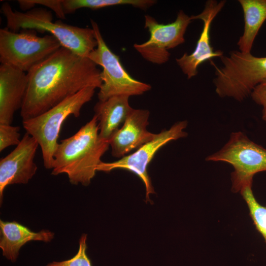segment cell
<instances>
[{"mask_svg":"<svg viewBox=\"0 0 266 266\" xmlns=\"http://www.w3.org/2000/svg\"><path fill=\"white\" fill-rule=\"evenodd\" d=\"M101 71L88 57L61 47L27 73L23 121L36 117L87 87L100 88Z\"/></svg>","mask_w":266,"mask_h":266,"instance_id":"1","label":"cell"},{"mask_svg":"<svg viewBox=\"0 0 266 266\" xmlns=\"http://www.w3.org/2000/svg\"><path fill=\"white\" fill-rule=\"evenodd\" d=\"M98 122L94 115L74 135L58 143L52 174L66 173L71 184L89 185L110 146L100 137Z\"/></svg>","mask_w":266,"mask_h":266,"instance_id":"2","label":"cell"},{"mask_svg":"<svg viewBox=\"0 0 266 266\" xmlns=\"http://www.w3.org/2000/svg\"><path fill=\"white\" fill-rule=\"evenodd\" d=\"M1 11L6 20V28L18 32L19 30L47 32L56 38L62 47L83 57H89L97 47V41L92 28H80L61 21L53 22L50 11L39 8L26 12L13 10L5 2Z\"/></svg>","mask_w":266,"mask_h":266,"instance_id":"3","label":"cell"},{"mask_svg":"<svg viewBox=\"0 0 266 266\" xmlns=\"http://www.w3.org/2000/svg\"><path fill=\"white\" fill-rule=\"evenodd\" d=\"M220 58L222 66L213 65L215 69V90L220 98L241 102L266 79V57L233 51L229 56L223 55Z\"/></svg>","mask_w":266,"mask_h":266,"instance_id":"4","label":"cell"},{"mask_svg":"<svg viewBox=\"0 0 266 266\" xmlns=\"http://www.w3.org/2000/svg\"><path fill=\"white\" fill-rule=\"evenodd\" d=\"M96 89L86 88L45 112L22 121L26 133L33 137L40 147L46 169H52L59 133L64 122L70 115L75 117L80 115L81 108L91 100Z\"/></svg>","mask_w":266,"mask_h":266,"instance_id":"5","label":"cell"},{"mask_svg":"<svg viewBox=\"0 0 266 266\" xmlns=\"http://www.w3.org/2000/svg\"><path fill=\"white\" fill-rule=\"evenodd\" d=\"M206 161L223 162L232 165V191L240 192L252 184L254 175L266 171V149L254 142L243 132H232L227 142Z\"/></svg>","mask_w":266,"mask_h":266,"instance_id":"6","label":"cell"},{"mask_svg":"<svg viewBox=\"0 0 266 266\" xmlns=\"http://www.w3.org/2000/svg\"><path fill=\"white\" fill-rule=\"evenodd\" d=\"M62 47L51 34L38 36L34 30L14 32L0 29V62L28 72Z\"/></svg>","mask_w":266,"mask_h":266,"instance_id":"7","label":"cell"},{"mask_svg":"<svg viewBox=\"0 0 266 266\" xmlns=\"http://www.w3.org/2000/svg\"><path fill=\"white\" fill-rule=\"evenodd\" d=\"M97 41V47L88 58L102 67L100 77L102 84L98 94L100 101L116 96H136L150 90V84L136 80L126 71L119 57L113 53L104 40L97 22L91 19Z\"/></svg>","mask_w":266,"mask_h":266,"instance_id":"8","label":"cell"},{"mask_svg":"<svg viewBox=\"0 0 266 266\" xmlns=\"http://www.w3.org/2000/svg\"><path fill=\"white\" fill-rule=\"evenodd\" d=\"M191 16L180 10L175 20L167 24H160L153 17L145 15L144 28L150 33L149 39L133 47L145 60L162 65L169 59L168 50L185 42L184 35L192 21Z\"/></svg>","mask_w":266,"mask_h":266,"instance_id":"9","label":"cell"},{"mask_svg":"<svg viewBox=\"0 0 266 266\" xmlns=\"http://www.w3.org/2000/svg\"><path fill=\"white\" fill-rule=\"evenodd\" d=\"M188 125L187 121H178L169 129L164 130L156 134L154 138L141 146L137 150L121 159L111 163L102 162L98 166L97 171L109 172L113 169L121 168L136 174L144 183L146 189V198L150 201L149 195L154 193L147 168L157 151L163 146L172 140L185 137L188 133L184 130Z\"/></svg>","mask_w":266,"mask_h":266,"instance_id":"10","label":"cell"},{"mask_svg":"<svg viewBox=\"0 0 266 266\" xmlns=\"http://www.w3.org/2000/svg\"><path fill=\"white\" fill-rule=\"evenodd\" d=\"M38 146L36 140L26 133L16 148L0 159V203L3 191L8 185L27 184L35 174L37 167L34 158Z\"/></svg>","mask_w":266,"mask_h":266,"instance_id":"11","label":"cell"},{"mask_svg":"<svg viewBox=\"0 0 266 266\" xmlns=\"http://www.w3.org/2000/svg\"><path fill=\"white\" fill-rule=\"evenodd\" d=\"M226 1L208 0L200 13L191 16L192 20H201L203 26L194 51L190 54L185 53L181 57L176 59V63L188 79H191L198 74V68L201 64L215 57L220 58L223 55L222 51H214L211 46L210 30L212 21L223 8Z\"/></svg>","mask_w":266,"mask_h":266,"instance_id":"12","label":"cell"},{"mask_svg":"<svg viewBox=\"0 0 266 266\" xmlns=\"http://www.w3.org/2000/svg\"><path fill=\"white\" fill-rule=\"evenodd\" d=\"M149 115L148 110L133 108L122 127L118 129L108 141L113 157L122 158L154 138L156 134L146 129L149 124Z\"/></svg>","mask_w":266,"mask_h":266,"instance_id":"13","label":"cell"},{"mask_svg":"<svg viewBox=\"0 0 266 266\" xmlns=\"http://www.w3.org/2000/svg\"><path fill=\"white\" fill-rule=\"evenodd\" d=\"M27 73L10 66L0 65V124L11 125L21 108L28 88Z\"/></svg>","mask_w":266,"mask_h":266,"instance_id":"14","label":"cell"},{"mask_svg":"<svg viewBox=\"0 0 266 266\" xmlns=\"http://www.w3.org/2000/svg\"><path fill=\"white\" fill-rule=\"evenodd\" d=\"M0 248L2 256L15 262L19 256L20 248L31 241L49 242L54 237V233L48 230L34 232L16 221H0Z\"/></svg>","mask_w":266,"mask_h":266,"instance_id":"15","label":"cell"},{"mask_svg":"<svg viewBox=\"0 0 266 266\" xmlns=\"http://www.w3.org/2000/svg\"><path fill=\"white\" fill-rule=\"evenodd\" d=\"M129 96H116L104 101H99L95 105V116L99 121V136L108 141L125 122L133 109L129 103Z\"/></svg>","mask_w":266,"mask_h":266,"instance_id":"16","label":"cell"},{"mask_svg":"<svg viewBox=\"0 0 266 266\" xmlns=\"http://www.w3.org/2000/svg\"><path fill=\"white\" fill-rule=\"evenodd\" d=\"M244 16V30L237 43L239 51L250 53L255 39L266 20V0H238Z\"/></svg>","mask_w":266,"mask_h":266,"instance_id":"17","label":"cell"},{"mask_svg":"<svg viewBox=\"0 0 266 266\" xmlns=\"http://www.w3.org/2000/svg\"><path fill=\"white\" fill-rule=\"evenodd\" d=\"M156 2L155 0H63L62 6L65 14H67L82 8L95 10L120 5H131L145 10Z\"/></svg>","mask_w":266,"mask_h":266,"instance_id":"18","label":"cell"},{"mask_svg":"<svg viewBox=\"0 0 266 266\" xmlns=\"http://www.w3.org/2000/svg\"><path fill=\"white\" fill-rule=\"evenodd\" d=\"M252 184L244 186L240 191L249 210V214L259 233L266 243V206L261 205L255 199L252 189Z\"/></svg>","mask_w":266,"mask_h":266,"instance_id":"19","label":"cell"},{"mask_svg":"<svg viewBox=\"0 0 266 266\" xmlns=\"http://www.w3.org/2000/svg\"><path fill=\"white\" fill-rule=\"evenodd\" d=\"M87 235L83 234L79 241V249L72 258L61 262H53L46 266H92L90 260L86 254Z\"/></svg>","mask_w":266,"mask_h":266,"instance_id":"20","label":"cell"},{"mask_svg":"<svg viewBox=\"0 0 266 266\" xmlns=\"http://www.w3.org/2000/svg\"><path fill=\"white\" fill-rule=\"evenodd\" d=\"M63 0H19L21 9L23 10L30 9L35 5H43L52 10L58 18L66 19V14L62 6Z\"/></svg>","mask_w":266,"mask_h":266,"instance_id":"21","label":"cell"},{"mask_svg":"<svg viewBox=\"0 0 266 266\" xmlns=\"http://www.w3.org/2000/svg\"><path fill=\"white\" fill-rule=\"evenodd\" d=\"M19 131V127L0 124V152L10 146H17L20 143Z\"/></svg>","mask_w":266,"mask_h":266,"instance_id":"22","label":"cell"},{"mask_svg":"<svg viewBox=\"0 0 266 266\" xmlns=\"http://www.w3.org/2000/svg\"><path fill=\"white\" fill-rule=\"evenodd\" d=\"M250 96L257 104L262 106L266 105V79L254 88Z\"/></svg>","mask_w":266,"mask_h":266,"instance_id":"23","label":"cell"},{"mask_svg":"<svg viewBox=\"0 0 266 266\" xmlns=\"http://www.w3.org/2000/svg\"><path fill=\"white\" fill-rule=\"evenodd\" d=\"M262 118L264 121L266 123V105L263 106Z\"/></svg>","mask_w":266,"mask_h":266,"instance_id":"24","label":"cell"}]
</instances>
